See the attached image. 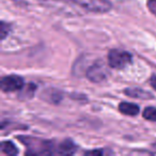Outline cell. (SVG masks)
<instances>
[{
  "label": "cell",
  "instance_id": "cell-4",
  "mask_svg": "<svg viewBox=\"0 0 156 156\" xmlns=\"http://www.w3.org/2000/svg\"><path fill=\"white\" fill-rule=\"evenodd\" d=\"M86 75H87L88 79L92 83H102L108 77L109 71L104 63L98 61L87 69Z\"/></svg>",
  "mask_w": 156,
  "mask_h": 156
},
{
  "label": "cell",
  "instance_id": "cell-10",
  "mask_svg": "<svg viewBox=\"0 0 156 156\" xmlns=\"http://www.w3.org/2000/svg\"><path fill=\"white\" fill-rule=\"evenodd\" d=\"M1 152L9 156H15L18 154L17 147L11 141H2L1 142Z\"/></svg>",
  "mask_w": 156,
  "mask_h": 156
},
{
  "label": "cell",
  "instance_id": "cell-3",
  "mask_svg": "<svg viewBox=\"0 0 156 156\" xmlns=\"http://www.w3.org/2000/svg\"><path fill=\"white\" fill-rule=\"evenodd\" d=\"M132 61V54L128 51H125V50L112 49L108 54V64L112 69H124L126 65L130 64Z\"/></svg>",
  "mask_w": 156,
  "mask_h": 156
},
{
  "label": "cell",
  "instance_id": "cell-15",
  "mask_svg": "<svg viewBox=\"0 0 156 156\" xmlns=\"http://www.w3.org/2000/svg\"><path fill=\"white\" fill-rule=\"evenodd\" d=\"M85 154L87 155H103L104 151L103 150H93V151H87Z\"/></svg>",
  "mask_w": 156,
  "mask_h": 156
},
{
  "label": "cell",
  "instance_id": "cell-2",
  "mask_svg": "<svg viewBox=\"0 0 156 156\" xmlns=\"http://www.w3.org/2000/svg\"><path fill=\"white\" fill-rule=\"evenodd\" d=\"M69 2L77 5L81 9L94 13H105L111 9L109 0H67Z\"/></svg>",
  "mask_w": 156,
  "mask_h": 156
},
{
  "label": "cell",
  "instance_id": "cell-8",
  "mask_svg": "<svg viewBox=\"0 0 156 156\" xmlns=\"http://www.w3.org/2000/svg\"><path fill=\"white\" fill-rule=\"evenodd\" d=\"M119 110L120 112H122L125 115H130V117H134L139 113V106L136 104H133V103H127V102H122L119 105Z\"/></svg>",
  "mask_w": 156,
  "mask_h": 156
},
{
  "label": "cell",
  "instance_id": "cell-7",
  "mask_svg": "<svg viewBox=\"0 0 156 156\" xmlns=\"http://www.w3.org/2000/svg\"><path fill=\"white\" fill-rule=\"evenodd\" d=\"M124 93L126 95L134 98H140V100H151L153 98V94L149 91H145L140 88H127L124 90Z\"/></svg>",
  "mask_w": 156,
  "mask_h": 156
},
{
  "label": "cell",
  "instance_id": "cell-1",
  "mask_svg": "<svg viewBox=\"0 0 156 156\" xmlns=\"http://www.w3.org/2000/svg\"><path fill=\"white\" fill-rule=\"evenodd\" d=\"M17 139L27 147L28 155H50L55 154L56 151L54 142L51 140L33 138L29 136H18Z\"/></svg>",
  "mask_w": 156,
  "mask_h": 156
},
{
  "label": "cell",
  "instance_id": "cell-12",
  "mask_svg": "<svg viewBox=\"0 0 156 156\" xmlns=\"http://www.w3.org/2000/svg\"><path fill=\"white\" fill-rule=\"evenodd\" d=\"M143 118L147 121L156 122V108L155 107H147L143 111Z\"/></svg>",
  "mask_w": 156,
  "mask_h": 156
},
{
  "label": "cell",
  "instance_id": "cell-9",
  "mask_svg": "<svg viewBox=\"0 0 156 156\" xmlns=\"http://www.w3.org/2000/svg\"><path fill=\"white\" fill-rule=\"evenodd\" d=\"M42 98H45L47 102L52 103V104H58L62 100V92L57 89H48L42 94Z\"/></svg>",
  "mask_w": 156,
  "mask_h": 156
},
{
  "label": "cell",
  "instance_id": "cell-14",
  "mask_svg": "<svg viewBox=\"0 0 156 156\" xmlns=\"http://www.w3.org/2000/svg\"><path fill=\"white\" fill-rule=\"evenodd\" d=\"M147 9L150 10L152 14L156 15V0H147Z\"/></svg>",
  "mask_w": 156,
  "mask_h": 156
},
{
  "label": "cell",
  "instance_id": "cell-5",
  "mask_svg": "<svg viewBox=\"0 0 156 156\" xmlns=\"http://www.w3.org/2000/svg\"><path fill=\"white\" fill-rule=\"evenodd\" d=\"M1 90L3 92H14L22 90L24 87V79L17 75H9L1 79Z\"/></svg>",
  "mask_w": 156,
  "mask_h": 156
},
{
  "label": "cell",
  "instance_id": "cell-16",
  "mask_svg": "<svg viewBox=\"0 0 156 156\" xmlns=\"http://www.w3.org/2000/svg\"><path fill=\"white\" fill-rule=\"evenodd\" d=\"M150 85L152 86V88L156 90V75H153L150 78Z\"/></svg>",
  "mask_w": 156,
  "mask_h": 156
},
{
  "label": "cell",
  "instance_id": "cell-6",
  "mask_svg": "<svg viewBox=\"0 0 156 156\" xmlns=\"http://www.w3.org/2000/svg\"><path fill=\"white\" fill-rule=\"evenodd\" d=\"M77 150L76 144L73 142L71 139H65L63 140L60 144L57 147V154H61V155H72L74 154Z\"/></svg>",
  "mask_w": 156,
  "mask_h": 156
},
{
  "label": "cell",
  "instance_id": "cell-13",
  "mask_svg": "<svg viewBox=\"0 0 156 156\" xmlns=\"http://www.w3.org/2000/svg\"><path fill=\"white\" fill-rule=\"evenodd\" d=\"M11 31V27L5 22H1V28H0V35H1V40H5L8 37V34Z\"/></svg>",
  "mask_w": 156,
  "mask_h": 156
},
{
  "label": "cell",
  "instance_id": "cell-11",
  "mask_svg": "<svg viewBox=\"0 0 156 156\" xmlns=\"http://www.w3.org/2000/svg\"><path fill=\"white\" fill-rule=\"evenodd\" d=\"M35 90H37V86L33 85V83H28L26 87H23V89L20 90V98H31L34 94Z\"/></svg>",
  "mask_w": 156,
  "mask_h": 156
}]
</instances>
